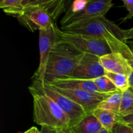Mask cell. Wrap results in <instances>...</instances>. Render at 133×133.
Instances as JSON below:
<instances>
[{
    "label": "cell",
    "instance_id": "1",
    "mask_svg": "<svg viewBox=\"0 0 133 133\" xmlns=\"http://www.w3.org/2000/svg\"><path fill=\"white\" fill-rule=\"evenodd\" d=\"M61 30L66 32L89 35L101 39L109 44L112 52L121 53L128 61H133V55L126 39L127 30L121 29L105 16Z\"/></svg>",
    "mask_w": 133,
    "mask_h": 133
},
{
    "label": "cell",
    "instance_id": "2",
    "mask_svg": "<svg viewBox=\"0 0 133 133\" xmlns=\"http://www.w3.org/2000/svg\"><path fill=\"white\" fill-rule=\"evenodd\" d=\"M83 53L61 38L51 51L43 77L40 80H35L44 84H51L58 79L70 77Z\"/></svg>",
    "mask_w": 133,
    "mask_h": 133
},
{
    "label": "cell",
    "instance_id": "3",
    "mask_svg": "<svg viewBox=\"0 0 133 133\" xmlns=\"http://www.w3.org/2000/svg\"><path fill=\"white\" fill-rule=\"evenodd\" d=\"M65 10L63 0H28L18 22L31 32L47 29L55 25V20Z\"/></svg>",
    "mask_w": 133,
    "mask_h": 133
},
{
    "label": "cell",
    "instance_id": "4",
    "mask_svg": "<svg viewBox=\"0 0 133 133\" xmlns=\"http://www.w3.org/2000/svg\"><path fill=\"white\" fill-rule=\"evenodd\" d=\"M33 98V120L41 127L61 129L70 127V119L62 109L44 94L30 86Z\"/></svg>",
    "mask_w": 133,
    "mask_h": 133
},
{
    "label": "cell",
    "instance_id": "5",
    "mask_svg": "<svg viewBox=\"0 0 133 133\" xmlns=\"http://www.w3.org/2000/svg\"><path fill=\"white\" fill-rule=\"evenodd\" d=\"M31 86L48 96L63 110L70 119V128L77 124L87 115V113L82 107L69 97L57 92L49 84H44L40 81L32 79V84Z\"/></svg>",
    "mask_w": 133,
    "mask_h": 133
},
{
    "label": "cell",
    "instance_id": "6",
    "mask_svg": "<svg viewBox=\"0 0 133 133\" xmlns=\"http://www.w3.org/2000/svg\"><path fill=\"white\" fill-rule=\"evenodd\" d=\"M60 35L62 40L71 44L83 53L102 57L112 52L106 42L94 36L66 32L61 29Z\"/></svg>",
    "mask_w": 133,
    "mask_h": 133
},
{
    "label": "cell",
    "instance_id": "7",
    "mask_svg": "<svg viewBox=\"0 0 133 133\" xmlns=\"http://www.w3.org/2000/svg\"><path fill=\"white\" fill-rule=\"evenodd\" d=\"M114 5L112 0H90L85 9L80 12L69 17H63L61 22V29L72 27L79 23L91 20L105 14Z\"/></svg>",
    "mask_w": 133,
    "mask_h": 133
},
{
    "label": "cell",
    "instance_id": "8",
    "mask_svg": "<svg viewBox=\"0 0 133 133\" xmlns=\"http://www.w3.org/2000/svg\"><path fill=\"white\" fill-rule=\"evenodd\" d=\"M60 31L61 29L56 24L49 29L39 31L40 63L32 79L40 80L44 75L51 51L53 47L61 39Z\"/></svg>",
    "mask_w": 133,
    "mask_h": 133
},
{
    "label": "cell",
    "instance_id": "9",
    "mask_svg": "<svg viewBox=\"0 0 133 133\" xmlns=\"http://www.w3.org/2000/svg\"><path fill=\"white\" fill-rule=\"evenodd\" d=\"M51 86L57 92L69 97L74 102L82 107L87 114L93 113L94 111L99 107L100 104L111 94L99 92L94 93L83 90L60 88L52 85Z\"/></svg>",
    "mask_w": 133,
    "mask_h": 133
},
{
    "label": "cell",
    "instance_id": "10",
    "mask_svg": "<svg viewBox=\"0 0 133 133\" xmlns=\"http://www.w3.org/2000/svg\"><path fill=\"white\" fill-rule=\"evenodd\" d=\"M107 73L100 62V57L84 53L80 62L74 69L70 77L94 80L106 75Z\"/></svg>",
    "mask_w": 133,
    "mask_h": 133
},
{
    "label": "cell",
    "instance_id": "11",
    "mask_svg": "<svg viewBox=\"0 0 133 133\" xmlns=\"http://www.w3.org/2000/svg\"><path fill=\"white\" fill-rule=\"evenodd\" d=\"M100 62L107 72L123 74L129 76L132 70L128 60L119 53L112 52L100 57Z\"/></svg>",
    "mask_w": 133,
    "mask_h": 133
},
{
    "label": "cell",
    "instance_id": "12",
    "mask_svg": "<svg viewBox=\"0 0 133 133\" xmlns=\"http://www.w3.org/2000/svg\"><path fill=\"white\" fill-rule=\"evenodd\" d=\"M48 84L60 88L83 90L94 93L99 92L93 80H86V79L68 77L66 79H58L53 81L51 84Z\"/></svg>",
    "mask_w": 133,
    "mask_h": 133
},
{
    "label": "cell",
    "instance_id": "13",
    "mask_svg": "<svg viewBox=\"0 0 133 133\" xmlns=\"http://www.w3.org/2000/svg\"><path fill=\"white\" fill-rule=\"evenodd\" d=\"M103 128V127L96 116L91 113L87 114L71 129L75 133H96Z\"/></svg>",
    "mask_w": 133,
    "mask_h": 133
},
{
    "label": "cell",
    "instance_id": "14",
    "mask_svg": "<svg viewBox=\"0 0 133 133\" xmlns=\"http://www.w3.org/2000/svg\"><path fill=\"white\" fill-rule=\"evenodd\" d=\"M28 0H2L0 8L8 15L18 18L22 15L27 6Z\"/></svg>",
    "mask_w": 133,
    "mask_h": 133
},
{
    "label": "cell",
    "instance_id": "15",
    "mask_svg": "<svg viewBox=\"0 0 133 133\" xmlns=\"http://www.w3.org/2000/svg\"><path fill=\"white\" fill-rule=\"evenodd\" d=\"M93 114L99 121L102 127L109 131H112L118 122V116L110 110L97 108L94 111Z\"/></svg>",
    "mask_w": 133,
    "mask_h": 133
},
{
    "label": "cell",
    "instance_id": "16",
    "mask_svg": "<svg viewBox=\"0 0 133 133\" xmlns=\"http://www.w3.org/2000/svg\"><path fill=\"white\" fill-rule=\"evenodd\" d=\"M122 92L119 90L112 93L107 98L104 100L99 106V109H105L115 113L118 116L121 103H122Z\"/></svg>",
    "mask_w": 133,
    "mask_h": 133
},
{
    "label": "cell",
    "instance_id": "17",
    "mask_svg": "<svg viewBox=\"0 0 133 133\" xmlns=\"http://www.w3.org/2000/svg\"><path fill=\"white\" fill-rule=\"evenodd\" d=\"M133 114V89L130 88L122 92V103L118 116L123 117Z\"/></svg>",
    "mask_w": 133,
    "mask_h": 133
},
{
    "label": "cell",
    "instance_id": "18",
    "mask_svg": "<svg viewBox=\"0 0 133 133\" xmlns=\"http://www.w3.org/2000/svg\"><path fill=\"white\" fill-rule=\"evenodd\" d=\"M106 76L112 82L118 90L124 92L131 88L128 75L123 74L107 72Z\"/></svg>",
    "mask_w": 133,
    "mask_h": 133
},
{
    "label": "cell",
    "instance_id": "19",
    "mask_svg": "<svg viewBox=\"0 0 133 133\" xmlns=\"http://www.w3.org/2000/svg\"><path fill=\"white\" fill-rule=\"evenodd\" d=\"M95 84L97 87L99 92L101 93L105 94H112L113 92L118 90L116 87H115L112 82L106 76L100 77L94 79Z\"/></svg>",
    "mask_w": 133,
    "mask_h": 133
},
{
    "label": "cell",
    "instance_id": "20",
    "mask_svg": "<svg viewBox=\"0 0 133 133\" xmlns=\"http://www.w3.org/2000/svg\"><path fill=\"white\" fill-rule=\"evenodd\" d=\"M89 2L90 0H75L73 2L71 6H70L64 17L66 18L80 12L85 9Z\"/></svg>",
    "mask_w": 133,
    "mask_h": 133
},
{
    "label": "cell",
    "instance_id": "21",
    "mask_svg": "<svg viewBox=\"0 0 133 133\" xmlns=\"http://www.w3.org/2000/svg\"><path fill=\"white\" fill-rule=\"evenodd\" d=\"M112 133H133V129L129 125L118 121L112 129Z\"/></svg>",
    "mask_w": 133,
    "mask_h": 133
},
{
    "label": "cell",
    "instance_id": "22",
    "mask_svg": "<svg viewBox=\"0 0 133 133\" xmlns=\"http://www.w3.org/2000/svg\"><path fill=\"white\" fill-rule=\"evenodd\" d=\"M123 3V6L126 8L128 11V14L125 17L122 19V22H125L127 19H131L133 17V1L130 0H122Z\"/></svg>",
    "mask_w": 133,
    "mask_h": 133
},
{
    "label": "cell",
    "instance_id": "23",
    "mask_svg": "<svg viewBox=\"0 0 133 133\" xmlns=\"http://www.w3.org/2000/svg\"><path fill=\"white\" fill-rule=\"evenodd\" d=\"M118 121H119V122L129 125H133V114L123 117L118 116Z\"/></svg>",
    "mask_w": 133,
    "mask_h": 133
},
{
    "label": "cell",
    "instance_id": "24",
    "mask_svg": "<svg viewBox=\"0 0 133 133\" xmlns=\"http://www.w3.org/2000/svg\"><path fill=\"white\" fill-rule=\"evenodd\" d=\"M41 133H59L58 132V129H56L51 128L48 127H41V130H40Z\"/></svg>",
    "mask_w": 133,
    "mask_h": 133
},
{
    "label": "cell",
    "instance_id": "25",
    "mask_svg": "<svg viewBox=\"0 0 133 133\" xmlns=\"http://www.w3.org/2000/svg\"><path fill=\"white\" fill-rule=\"evenodd\" d=\"M126 39H127V42H128L129 40H133V27L132 28L127 30Z\"/></svg>",
    "mask_w": 133,
    "mask_h": 133
},
{
    "label": "cell",
    "instance_id": "26",
    "mask_svg": "<svg viewBox=\"0 0 133 133\" xmlns=\"http://www.w3.org/2000/svg\"><path fill=\"white\" fill-rule=\"evenodd\" d=\"M58 132L59 133H75L70 127H66V128L61 129H58Z\"/></svg>",
    "mask_w": 133,
    "mask_h": 133
},
{
    "label": "cell",
    "instance_id": "27",
    "mask_svg": "<svg viewBox=\"0 0 133 133\" xmlns=\"http://www.w3.org/2000/svg\"><path fill=\"white\" fill-rule=\"evenodd\" d=\"M23 133H41V132L36 127H32Z\"/></svg>",
    "mask_w": 133,
    "mask_h": 133
},
{
    "label": "cell",
    "instance_id": "28",
    "mask_svg": "<svg viewBox=\"0 0 133 133\" xmlns=\"http://www.w3.org/2000/svg\"><path fill=\"white\" fill-rule=\"evenodd\" d=\"M129 84L131 88L133 89V70L132 69L129 75Z\"/></svg>",
    "mask_w": 133,
    "mask_h": 133
},
{
    "label": "cell",
    "instance_id": "29",
    "mask_svg": "<svg viewBox=\"0 0 133 133\" xmlns=\"http://www.w3.org/2000/svg\"><path fill=\"white\" fill-rule=\"evenodd\" d=\"M96 133H112V131H109V130L103 128L102 129H101L99 131H98V132Z\"/></svg>",
    "mask_w": 133,
    "mask_h": 133
},
{
    "label": "cell",
    "instance_id": "30",
    "mask_svg": "<svg viewBox=\"0 0 133 133\" xmlns=\"http://www.w3.org/2000/svg\"><path fill=\"white\" fill-rule=\"evenodd\" d=\"M127 44H128L129 46L130 49H131V52H132V55H133V40L132 41H130V42H127Z\"/></svg>",
    "mask_w": 133,
    "mask_h": 133
},
{
    "label": "cell",
    "instance_id": "31",
    "mask_svg": "<svg viewBox=\"0 0 133 133\" xmlns=\"http://www.w3.org/2000/svg\"><path fill=\"white\" fill-rule=\"evenodd\" d=\"M129 65L131 67V68L133 70V61H129Z\"/></svg>",
    "mask_w": 133,
    "mask_h": 133
},
{
    "label": "cell",
    "instance_id": "32",
    "mask_svg": "<svg viewBox=\"0 0 133 133\" xmlns=\"http://www.w3.org/2000/svg\"><path fill=\"white\" fill-rule=\"evenodd\" d=\"M129 126H130V127H131V128H132V129H133V125H129Z\"/></svg>",
    "mask_w": 133,
    "mask_h": 133
}]
</instances>
